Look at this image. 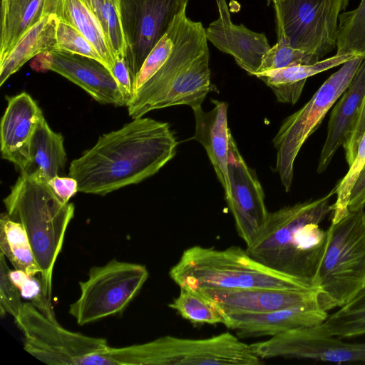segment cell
<instances>
[{
    "label": "cell",
    "mask_w": 365,
    "mask_h": 365,
    "mask_svg": "<svg viewBox=\"0 0 365 365\" xmlns=\"http://www.w3.org/2000/svg\"><path fill=\"white\" fill-rule=\"evenodd\" d=\"M178 142L168 123L138 118L101 135L73 160L69 176L79 192L105 195L155 175L176 153Z\"/></svg>",
    "instance_id": "1"
},
{
    "label": "cell",
    "mask_w": 365,
    "mask_h": 365,
    "mask_svg": "<svg viewBox=\"0 0 365 365\" xmlns=\"http://www.w3.org/2000/svg\"><path fill=\"white\" fill-rule=\"evenodd\" d=\"M334 194L333 188L320 198L269 212L263 230L246 251L269 268L316 289L327 242V230L319 224L333 212L329 200Z\"/></svg>",
    "instance_id": "2"
},
{
    "label": "cell",
    "mask_w": 365,
    "mask_h": 365,
    "mask_svg": "<svg viewBox=\"0 0 365 365\" xmlns=\"http://www.w3.org/2000/svg\"><path fill=\"white\" fill-rule=\"evenodd\" d=\"M6 213L25 229L36 262L46 297L52 302L54 264L62 250L75 206L62 202L48 184L21 175L4 198Z\"/></svg>",
    "instance_id": "3"
},
{
    "label": "cell",
    "mask_w": 365,
    "mask_h": 365,
    "mask_svg": "<svg viewBox=\"0 0 365 365\" xmlns=\"http://www.w3.org/2000/svg\"><path fill=\"white\" fill-rule=\"evenodd\" d=\"M169 275L180 287L192 289H313L269 268L236 246L225 250L191 247L182 252L179 261L170 269Z\"/></svg>",
    "instance_id": "4"
},
{
    "label": "cell",
    "mask_w": 365,
    "mask_h": 365,
    "mask_svg": "<svg viewBox=\"0 0 365 365\" xmlns=\"http://www.w3.org/2000/svg\"><path fill=\"white\" fill-rule=\"evenodd\" d=\"M315 278L319 308H340L365 291V210L331 223Z\"/></svg>",
    "instance_id": "5"
},
{
    "label": "cell",
    "mask_w": 365,
    "mask_h": 365,
    "mask_svg": "<svg viewBox=\"0 0 365 365\" xmlns=\"http://www.w3.org/2000/svg\"><path fill=\"white\" fill-rule=\"evenodd\" d=\"M107 365H258L250 344L230 332L206 339L165 336L142 344L112 347L105 354Z\"/></svg>",
    "instance_id": "6"
},
{
    "label": "cell",
    "mask_w": 365,
    "mask_h": 365,
    "mask_svg": "<svg viewBox=\"0 0 365 365\" xmlns=\"http://www.w3.org/2000/svg\"><path fill=\"white\" fill-rule=\"evenodd\" d=\"M14 322L24 335V349L49 365H103L102 356L110 346L93 337L63 328L31 302H24Z\"/></svg>",
    "instance_id": "7"
},
{
    "label": "cell",
    "mask_w": 365,
    "mask_h": 365,
    "mask_svg": "<svg viewBox=\"0 0 365 365\" xmlns=\"http://www.w3.org/2000/svg\"><path fill=\"white\" fill-rule=\"evenodd\" d=\"M149 276L145 265L113 258L91 267L79 282L78 298L68 313L80 326L121 314L137 296Z\"/></svg>",
    "instance_id": "8"
},
{
    "label": "cell",
    "mask_w": 365,
    "mask_h": 365,
    "mask_svg": "<svg viewBox=\"0 0 365 365\" xmlns=\"http://www.w3.org/2000/svg\"><path fill=\"white\" fill-rule=\"evenodd\" d=\"M364 58L356 56L344 63L303 107L281 125L272 143L277 151L276 170L287 192L292 184L294 163L302 146L346 90Z\"/></svg>",
    "instance_id": "9"
},
{
    "label": "cell",
    "mask_w": 365,
    "mask_h": 365,
    "mask_svg": "<svg viewBox=\"0 0 365 365\" xmlns=\"http://www.w3.org/2000/svg\"><path fill=\"white\" fill-rule=\"evenodd\" d=\"M277 42L320 59L336 48L343 0H279L273 3Z\"/></svg>",
    "instance_id": "10"
},
{
    "label": "cell",
    "mask_w": 365,
    "mask_h": 365,
    "mask_svg": "<svg viewBox=\"0 0 365 365\" xmlns=\"http://www.w3.org/2000/svg\"><path fill=\"white\" fill-rule=\"evenodd\" d=\"M188 0H118L133 88L145 58L168 32Z\"/></svg>",
    "instance_id": "11"
},
{
    "label": "cell",
    "mask_w": 365,
    "mask_h": 365,
    "mask_svg": "<svg viewBox=\"0 0 365 365\" xmlns=\"http://www.w3.org/2000/svg\"><path fill=\"white\" fill-rule=\"evenodd\" d=\"M322 324L294 328L250 346L261 359L284 357L334 363L365 362V342H345L327 333Z\"/></svg>",
    "instance_id": "12"
},
{
    "label": "cell",
    "mask_w": 365,
    "mask_h": 365,
    "mask_svg": "<svg viewBox=\"0 0 365 365\" xmlns=\"http://www.w3.org/2000/svg\"><path fill=\"white\" fill-rule=\"evenodd\" d=\"M228 173L230 189L225 199L234 217L237 233L249 246L263 230L269 212L261 184L240 154L230 130Z\"/></svg>",
    "instance_id": "13"
},
{
    "label": "cell",
    "mask_w": 365,
    "mask_h": 365,
    "mask_svg": "<svg viewBox=\"0 0 365 365\" xmlns=\"http://www.w3.org/2000/svg\"><path fill=\"white\" fill-rule=\"evenodd\" d=\"M31 67L38 72L52 71L59 73L101 104L126 106L110 71L98 60L64 51L51 50L36 56Z\"/></svg>",
    "instance_id": "14"
},
{
    "label": "cell",
    "mask_w": 365,
    "mask_h": 365,
    "mask_svg": "<svg viewBox=\"0 0 365 365\" xmlns=\"http://www.w3.org/2000/svg\"><path fill=\"white\" fill-rule=\"evenodd\" d=\"M208 49L202 24L192 21L164 64L133 93L127 105L129 115L135 119L157 109L158 103L181 71Z\"/></svg>",
    "instance_id": "15"
},
{
    "label": "cell",
    "mask_w": 365,
    "mask_h": 365,
    "mask_svg": "<svg viewBox=\"0 0 365 365\" xmlns=\"http://www.w3.org/2000/svg\"><path fill=\"white\" fill-rule=\"evenodd\" d=\"M215 1L219 16L205 29L207 41L222 52L231 55L240 68L255 76L271 47L266 36L243 24H234L226 0Z\"/></svg>",
    "instance_id": "16"
},
{
    "label": "cell",
    "mask_w": 365,
    "mask_h": 365,
    "mask_svg": "<svg viewBox=\"0 0 365 365\" xmlns=\"http://www.w3.org/2000/svg\"><path fill=\"white\" fill-rule=\"evenodd\" d=\"M199 290L226 311L265 313L296 307H319L318 290L315 289L203 288Z\"/></svg>",
    "instance_id": "17"
},
{
    "label": "cell",
    "mask_w": 365,
    "mask_h": 365,
    "mask_svg": "<svg viewBox=\"0 0 365 365\" xmlns=\"http://www.w3.org/2000/svg\"><path fill=\"white\" fill-rule=\"evenodd\" d=\"M43 113L26 92L7 97V106L1 120L0 141L2 158L21 172L29 156V144Z\"/></svg>",
    "instance_id": "18"
},
{
    "label": "cell",
    "mask_w": 365,
    "mask_h": 365,
    "mask_svg": "<svg viewBox=\"0 0 365 365\" xmlns=\"http://www.w3.org/2000/svg\"><path fill=\"white\" fill-rule=\"evenodd\" d=\"M224 325L242 337L275 336L288 330L322 324L328 317L318 306H302L265 313L226 311Z\"/></svg>",
    "instance_id": "19"
},
{
    "label": "cell",
    "mask_w": 365,
    "mask_h": 365,
    "mask_svg": "<svg viewBox=\"0 0 365 365\" xmlns=\"http://www.w3.org/2000/svg\"><path fill=\"white\" fill-rule=\"evenodd\" d=\"M365 98V58L330 115L327 135L319 155L317 173L326 170L338 148L354 133Z\"/></svg>",
    "instance_id": "20"
},
{
    "label": "cell",
    "mask_w": 365,
    "mask_h": 365,
    "mask_svg": "<svg viewBox=\"0 0 365 365\" xmlns=\"http://www.w3.org/2000/svg\"><path fill=\"white\" fill-rule=\"evenodd\" d=\"M214 108L205 111L201 106L192 108L195 119V130L191 139L199 142L205 149L216 175L225 190L230 192L228 173V105L212 99Z\"/></svg>",
    "instance_id": "21"
},
{
    "label": "cell",
    "mask_w": 365,
    "mask_h": 365,
    "mask_svg": "<svg viewBox=\"0 0 365 365\" xmlns=\"http://www.w3.org/2000/svg\"><path fill=\"white\" fill-rule=\"evenodd\" d=\"M66 164L63 137L54 132L43 116L31 137L27 163L21 175L47 182L62 173Z\"/></svg>",
    "instance_id": "22"
},
{
    "label": "cell",
    "mask_w": 365,
    "mask_h": 365,
    "mask_svg": "<svg viewBox=\"0 0 365 365\" xmlns=\"http://www.w3.org/2000/svg\"><path fill=\"white\" fill-rule=\"evenodd\" d=\"M57 0H1L0 62L20 38L42 19L55 13Z\"/></svg>",
    "instance_id": "23"
},
{
    "label": "cell",
    "mask_w": 365,
    "mask_h": 365,
    "mask_svg": "<svg viewBox=\"0 0 365 365\" xmlns=\"http://www.w3.org/2000/svg\"><path fill=\"white\" fill-rule=\"evenodd\" d=\"M356 56L359 55L336 53L312 65L289 66L264 71L255 76L272 90L278 102L293 105L299 100L309 77L342 65Z\"/></svg>",
    "instance_id": "24"
},
{
    "label": "cell",
    "mask_w": 365,
    "mask_h": 365,
    "mask_svg": "<svg viewBox=\"0 0 365 365\" xmlns=\"http://www.w3.org/2000/svg\"><path fill=\"white\" fill-rule=\"evenodd\" d=\"M58 18L49 14L29 29L9 55L0 62V86L38 54L56 49V29Z\"/></svg>",
    "instance_id": "25"
},
{
    "label": "cell",
    "mask_w": 365,
    "mask_h": 365,
    "mask_svg": "<svg viewBox=\"0 0 365 365\" xmlns=\"http://www.w3.org/2000/svg\"><path fill=\"white\" fill-rule=\"evenodd\" d=\"M54 14L81 33L96 48L103 63L112 70L114 58L104 33L82 0H57Z\"/></svg>",
    "instance_id": "26"
},
{
    "label": "cell",
    "mask_w": 365,
    "mask_h": 365,
    "mask_svg": "<svg viewBox=\"0 0 365 365\" xmlns=\"http://www.w3.org/2000/svg\"><path fill=\"white\" fill-rule=\"evenodd\" d=\"M0 252L14 269L40 277L41 271L25 229L19 222L11 220L6 212L1 213L0 217Z\"/></svg>",
    "instance_id": "27"
},
{
    "label": "cell",
    "mask_w": 365,
    "mask_h": 365,
    "mask_svg": "<svg viewBox=\"0 0 365 365\" xmlns=\"http://www.w3.org/2000/svg\"><path fill=\"white\" fill-rule=\"evenodd\" d=\"M179 295L168 304L182 318L193 324H223L226 312L199 289L180 287Z\"/></svg>",
    "instance_id": "28"
},
{
    "label": "cell",
    "mask_w": 365,
    "mask_h": 365,
    "mask_svg": "<svg viewBox=\"0 0 365 365\" xmlns=\"http://www.w3.org/2000/svg\"><path fill=\"white\" fill-rule=\"evenodd\" d=\"M327 333L341 339L365 334V291L329 315L323 322Z\"/></svg>",
    "instance_id": "29"
},
{
    "label": "cell",
    "mask_w": 365,
    "mask_h": 365,
    "mask_svg": "<svg viewBox=\"0 0 365 365\" xmlns=\"http://www.w3.org/2000/svg\"><path fill=\"white\" fill-rule=\"evenodd\" d=\"M99 23L114 59L125 58V42L118 0H82Z\"/></svg>",
    "instance_id": "30"
},
{
    "label": "cell",
    "mask_w": 365,
    "mask_h": 365,
    "mask_svg": "<svg viewBox=\"0 0 365 365\" xmlns=\"http://www.w3.org/2000/svg\"><path fill=\"white\" fill-rule=\"evenodd\" d=\"M336 53L365 56V0L354 9L340 14Z\"/></svg>",
    "instance_id": "31"
},
{
    "label": "cell",
    "mask_w": 365,
    "mask_h": 365,
    "mask_svg": "<svg viewBox=\"0 0 365 365\" xmlns=\"http://www.w3.org/2000/svg\"><path fill=\"white\" fill-rule=\"evenodd\" d=\"M365 164V131L361 136L356 154L345 176L334 187L336 199L333 203L331 223H336L344 218L349 212L348 205L351 190L360 170Z\"/></svg>",
    "instance_id": "32"
},
{
    "label": "cell",
    "mask_w": 365,
    "mask_h": 365,
    "mask_svg": "<svg viewBox=\"0 0 365 365\" xmlns=\"http://www.w3.org/2000/svg\"><path fill=\"white\" fill-rule=\"evenodd\" d=\"M320 60L314 54L277 41L264 56L256 74L294 66L312 65Z\"/></svg>",
    "instance_id": "33"
},
{
    "label": "cell",
    "mask_w": 365,
    "mask_h": 365,
    "mask_svg": "<svg viewBox=\"0 0 365 365\" xmlns=\"http://www.w3.org/2000/svg\"><path fill=\"white\" fill-rule=\"evenodd\" d=\"M12 280L19 289L21 297L29 300L38 311L49 319L58 322L52 302L45 296L38 276L29 275L21 270H11Z\"/></svg>",
    "instance_id": "34"
},
{
    "label": "cell",
    "mask_w": 365,
    "mask_h": 365,
    "mask_svg": "<svg viewBox=\"0 0 365 365\" xmlns=\"http://www.w3.org/2000/svg\"><path fill=\"white\" fill-rule=\"evenodd\" d=\"M56 49L88 56L102 62L90 41L76 28L58 19L56 29Z\"/></svg>",
    "instance_id": "35"
},
{
    "label": "cell",
    "mask_w": 365,
    "mask_h": 365,
    "mask_svg": "<svg viewBox=\"0 0 365 365\" xmlns=\"http://www.w3.org/2000/svg\"><path fill=\"white\" fill-rule=\"evenodd\" d=\"M10 272L6 258L0 252V314L4 317L8 314L15 318L24 302L21 299L19 289L11 277Z\"/></svg>",
    "instance_id": "36"
},
{
    "label": "cell",
    "mask_w": 365,
    "mask_h": 365,
    "mask_svg": "<svg viewBox=\"0 0 365 365\" xmlns=\"http://www.w3.org/2000/svg\"><path fill=\"white\" fill-rule=\"evenodd\" d=\"M119 89L126 102V106L130 101L133 93V83L125 58L118 57L114 59V66L110 71Z\"/></svg>",
    "instance_id": "37"
},
{
    "label": "cell",
    "mask_w": 365,
    "mask_h": 365,
    "mask_svg": "<svg viewBox=\"0 0 365 365\" xmlns=\"http://www.w3.org/2000/svg\"><path fill=\"white\" fill-rule=\"evenodd\" d=\"M47 183L55 195L63 202H69V200L78 191V182L76 179L69 177L55 176Z\"/></svg>",
    "instance_id": "38"
},
{
    "label": "cell",
    "mask_w": 365,
    "mask_h": 365,
    "mask_svg": "<svg viewBox=\"0 0 365 365\" xmlns=\"http://www.w3.org/2000/svg\"><path fill=\"white\" fill-rule=\"evenodd\" d=\"M365 208V164L359 172L351 190L348 209L349 212Z\"/></svg>",
    "instance_id": "39"
},
{
    "label": "cell",
    "mask_w": 365,
    "mask_h": 365,
    "mask_svg": "<svg viewBox=\"0 0 365 365\" xmlns=\"http://www.w3.org/2000/svg\"><path fill=\"white\" fill-rule=\"evenodd\" d=\"M365 131V98L363 104V108L361 113L360 118L357 125L349 138V140L344 144L343 147L345 151V158L349 167L352 164L358 147L359 139Z\"/></svg>",
    "instance_id": "40"
},
{
    "label": "cell",
    "mask_w": 365,
    "mask_h": 365,
    "mask_svg": "<svg viewBox=\"0 0 365 365\" xmlns=\"http://www.w3.org/2000/svg\"><path fill=\"white\" fill-rule=\"evenodd\" d=\"M278 1H279V0H268L269 2H272V3H274Z\"/></svg>",
    "instance_id": "41"
},
{
    "label": "cell",
    "mask_w": 365,
    "mask_h": 365,
    "mask_svg": "<svg viewBox=\"0 0 365 365\" xmlns=\"http://www.w3.org/2000/svg\"><path fill=\"white\" fill-rule=\"evenodd\" d=\"M344 1L345 4H348V1L347 0H343Z\"/></svg>",
    "instance_id": "42"
}]
</instances>
